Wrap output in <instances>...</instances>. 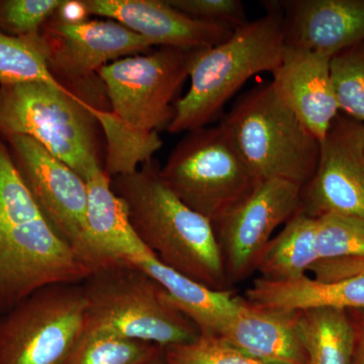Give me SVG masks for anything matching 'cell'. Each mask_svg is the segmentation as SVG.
<instances>
[{
    "instance_id": "ba28073f",
    "label": "cell",
    "mask_w": 364,
    "mask_h": 364,
    "mask_svg": "<svg viewBox=\"0 0 364 364\" xmlns=\"http://www.w3.org/2000/svg\"><path fill=\"white\" fill-rule=\"evenodd\" d=\"M85 326L81 284L42 287L0 316V364H65Z\"/></svg>"
},
{
    "instance_id": "277c9868",
    "label": "cell",
    "mask_w": 364,
    "mask_h": 364,
    "mask_svg": "<svg viewBox=\"0 0 364 364\" xmlns=\"http://www.w3.org/2000/svg\"><path fill=\"white\" fill-rule=\"evenodd\" d=\"M86 332L140 340L162 348L200 336L196 326L170 303L166 291L129 260L95 268L82 282Z\"/></svg>"
},
{
    "instance_id": "52a82bcc",
    "label": "cell",
    "mask_w": 364,
    "mask_h": 364,
    "mask_svg": "<svg viewBox=\"0 0 364 364\" xmlns=\"http://www.w3.org/2000/svg\"><path fill=\"white\" fill-rule=\"evenodd\" d=\"M159 174L184 205L212 224L252 195L261 182L220 124L186 132Z\"/></svg>"
},
{
    "instance_id": "44dd1931",
    "label": "cell",
    "mask_w": 364,
    "mask_h": 364,
    "mask_svg": "<svg viewBox=\"0 0 364 364\" xmlns=\"http://www.w3.org/2000/svg\"><path fill=\"white\" fill-rule=\"evenodd\" d=\"M317 219L296 213L261 253L256 272L268 282H293L306 277L318 262L315 237Z\"/></svg>"
},
{
    "instance_id": "83f0119b",
    "label": "cell",
    "mask_w": 364,
    "mask_h": 364,
    "mask_svg": "<svg viewBox=\"0 0 364 364\" xmlns=\"http://www.w3.org/2000/svg\"><path fill=\"white\" fill-rule=\"evenodd\" d=\"M62 0H0V32L14 37L39 35Z\"/></svg>"
},
{
    "instance_id": "ac0fdd59",
    "label": "cell",
    "mask_w": 364,
    "mask_h": 364,
    "mask_svg": "<svg viewBox=\"0 0 364 364\" xmlns=\"http://www.w3.org/2000/svg\"><path fill=\"white\" fill-rule=\"evenodd\" d=\"M86 183L88 239L98 267L112 261H130L151 254L134 232L126 205L114 193L112 178L105 170L97 172Z\"/></svg>"
},
{
    "instance_id": "1f68e13d",
    "label": "cell",
    "mask_w": 364,
    "mask_h": 364,
    "mask_svg": "<svg viewBox=\"0 0 364 364\" xmlns=\"http://www.w3.org/2000/svg\"><path fill=\"white\" fill-rule=\"evenodd\" d=\"M90 16L83 0H62L53 16L62 23L75 25L88 21Z\"/></svg>"
},
{
    "instance_id": "836d02e7",
    "label": "cell",
    "mask_w": 364,
    "mask_h": 364,
    "mask_svg": "<svg viewBox=\"0 0 364 364\" xmlns=\"http://www.w3.org/2000/svg\"><path fill=\"white\" fill-rule=\"evenodd\" d=\"M139 364H167L166 361L164 359V354L161 358L157 359H153V360L146 361V363H139Z\"/></svg>"
},
{
    "instance_id": "3957f363",
    "label": "cell",
    "mask_w": 364,
    "mask_h": 364,
    "mask_svg": "<svg viewBox=\"0 0 364 364\" xmlns=\"http://www.w3.org/2000/svg\"><path fill=\"white\" fill-rule=\"evenodd\" d=\"M264 9L262 16L235 30L225 42L198 52L189 72L188 92L174 105L167 132L207 127L249 79L279 66L286 49L282 9L279 1H267Z\"/></svg>"
},
{
    "instance_id": "d6986e66",
    "label": "cell",
    "mask_w": 364,
    "mask_h": 364,
    "mask_svg": "<svg viewBox=\"0 0 364 364\" xmlns=\"http://www.w3.org/2000/svg\"><path fill=\"white\" fill-rule=\"evenodd\" d=\"M253 305L287 312L311 309L364 310V275L322 282L306 277L293 282L257 279L245 294Z\"/></svg>"
},
{
    "instance_id": "2e32d148",
    "label": "cell",
    "mask_w": 364,
    "mask_h": 364,
    "mask_svg": "<svg viewBox=\"0 0 364 364\" xmlns=\"http://www.w3.org/2000/svg\"><path fill=\"white\" fill-rule=\"evenodd\" d=\"M330 60L322 53L286 47L270 80L282 102L320 142L340 114Z\"/></svg>"
},
{
    "instance_id": "4dcf8cb0",
    "label": "cell",
    "mask_w": 364,
    "mask_h": 364,
    "mask_svg": "<svg viewBox=\"0 0 364 364\" xmlns=\"http://www.w3.org/2000/svg\"><path fill=\"white\" fill-rule=\"evenodd\" d=\"M314 279L332 282L364 275V257L338 258L321 260L311 267Z\"/></svg>"
},
{
    "instance_id": "9a60e30c",
    "label": "cell",
    "mask_w": 364,
    "mask_h": 364,
    "mask_svg": "<svg viewBox=\"0 0 364 364\" xmlns=\"http://www.w3.org/2000/svg\"><path fill=\"white\" fill-rule=\"evenodd\" d=\"M284 45L332 57L364 41V0H280Z\"/></svg>"
},
{
    "instance_id": "9c48e42d",
    "label": "cell",
    "mask_w": 364,
    "mask_h": 364,
    "mask_svg": "<svg viewBox=\"0 0 364 364\" xmlns=\"http://www.w3.org/2000/svg\"><path fill=\"white\" fill-rule=\"evenodd\" d=\"M200 50L162 46L150 54L124 57L102 67L97 76L109 111L136 131L166 129L173 119L177 95Z\"/></svg>"
},
{
    "instance_id": "8fae6325",
    "label": "cell",
    "mask_w": 364,
    "mask_h": 364,
    "mask_svg": "<svg viewBox=\"0 0 364 364\" xmlns=\"http://www.w3.org/2000/svg\"><path fill=\"white\" fill-rule=\"evenodd\" d=\"M301 188L286 181H261L245 200L213 223L215 240L231 287L248 279L272 234L299 212Z\"/></svg>"
},
{
    "instance_id": "5b68a950",
    "label": "cell",
    "mask_w": 364,
    "mask_h": 364,
    "mask_svg": "<svg viewBox=\"0 0 364 364\" xmlns=\"http://www.w3.org/2000/svg\"><path fill=\"white\" fill-rule=\"evenodd\" d=\"M90 105L97 107L69 88L0 85V134L33 139L87 181L105 170L100 127Z\"/></svg>"
},
{
    "instance_id": "ffe728a7",
    "label": "cell",
    "mask_w": 364,
    "mask_h": 364,
    "mask_svg": "<svg viewBox=\"0 0 364 364\" xmlns=\"http://www.w3.org/2000/svg\"><path fill=\"white\" fill-rule=\"evenodd\" d=\"M166 291L170 303L193 323L203 336L217 337L233 317L240 296L231 289L215 291L164 267L152 255L131 260Z\"/></svg>"
},
{
    "instance_id": "f546056e",
    "label": "cell",
    "mask_w": 364,
    "mask_h": 364,
    "mask_svg": "<svg viewBox=\"0 0 364 364\" xmlns=\"http://www.w3.org/2000/svg\"><path fill=\"white\" fill-rule=\"evenodd\" d=\"M170 6L195 20L229 26L235 31L247 23L240 0H167Z\"/></svg>"
},
{
    "instance_id": "8992f818",
    "label": "cell",
    "mask_w": 364,
    "mask_h": 364,
    "mask_svg": "<svg viewBox=\"0 0 364 364\" xmlns=\"http://www.w3.org/2000/svg\"><path fill=\"white\" fill-rule=\"evenodd\" d=\"M260 181L303 188L317 169L321 142L279 97L272 81L242 95L220 123Z\"/></svg>"
},
{
    "instance_id": "603a6c76",
    "label": "cell",
    "mask_w": 364,
    "mask_h": 364,
    "mask_svg": "<svg viewBox=\"0 0 364 364\" xmlns=\"http://www.w3.org/2000/svg\"><path fill=\"white\" fill-rule=\"evenodd\" d=\"M90 109L107 140L104 169L111 178L134 173L144 163L152 160L162 147L163 141L158 132L136 131L119 121L109 109L92 105Z\"/></svg>"
},
{
    "instance_id": "7c38bea8",
    "label": "cell",
    "mask_w": 364,
    "mask_h": 364,
    "mask_svg": "<svg viewBox=\"0 0 364 364\" xmlns=\"http://www.w3.org/2000/svg\"><path fill=\"white\" fill-rule=\"evenodd\" d=\"M299 210L364 222V124L340 112L321 141L315 174L301 188Z\"/></svg>"
},
{
    "instance_id": "e0dca14e",
    "label": "cell",
    "mask_w": 364,
    "mask_h": 364,
    "mask_svg": "<svg viewBox=\"0 0 364 364\" xmlns=\"http://www.w3.org/2000/svg\"><path fill=\"white\" fill-rule=\"evenodd\" d=\"M217 337L263 363L309 364L298 312L253 305L240 296L236 313Z\"/></svg>"
},
{
    "instance_id": "6da1fadb",
    "label": "cell",
    "mask_w": 364,
    "mask_h": 364,
    "mask_svg": "<svg viewBox=\"0 0 364 364\" xmlns=\"http://www.w3.org/2000/svg\"><path fill=\"white\" fill-rule=\"evenodd\" d=\"M90 272L46 221L0 134V316L42 287L81 284Z\"/></svg>"
},
{
    "instance_id": "4fadbf2b",
    "label": "cell",
    "mask_w": 364,
    "mask_h": 364,
    "mask_svg": "<svg viewBox=\"0 0 364 364\" xmlns=\"http://www.w3.org/2000/svg\"><path fill=\"white\" fill-rule=\"evenodd\" d=\"M40 37L50 71L67 88L90 82L102 67L155 46L109 18L70 25L52 16Z\"/></svg>"
},
{
    "instance_id": "d4e9b609",
    "label": "cell",
    "mask_w": 364,
    "mask_h": 364,
    "mask_svg": "<svg viewBox=\"0 0 364 364\" xmlns=\"http://www.w3.org/2000/svg\"><path fill=\"white\" fill-rule=\"evenodd\" d=\"M164 348L104 333H83L65 364H139L161 358Z\"/></svg>"
},
{
    "instance_id": "484cf974",
    "label": "cell",
    "mask_w": 364,
    "mask_h": 364,
    "mask_svg": "<svg viewBox=\"0 0 364 364\" xmlns=\"http://www.w3.org/2000/svg\"><path fill=\"white\" fill-rule=\"evenodd\" d=\"M330 72L340 112L364 124V41L334 55Z\"/></svg>"
},
{
    "instance_id": "5bb4252c",
    "label": "cell",
    "mask_w": 364,
    "mask_h": 364,
    "mask_svg": "<svg viewBox=\"0 0 364 364\" xmlns=\"http://www.w3.org/2000/svg\"><path fill=\"white\" fill-rule=\"evenodd\" d=\"M90 16L116 21L159 47L200 50L231 37L229 26L195 20L167 0H83Z\"/></svg>"
},
{
    "instance_id": "cb8c5ba5",
    "label": "cell",
    "mask_w": 364,
    "mask_h": 364,
    "mask_svg": "<svg viewBox=\"0 0 364 364\" xmlns=\"http://www.w3.org/2000/svg\"><path fill=\"white\" fill-rule=\"evenodd\" d=\"M46 83L67 88L50 71L40 33L14 37L0 32V85Z\"/></svg>"
},
{
    "instance_id": "7a4b0ae2",
    "label": "cell",
    "mask_w": 364,
    "mask_h": 364,
    "mask_svg": "<svg viewBox=\"0 0 364 364\" xmlns=\"http://www.w3.org/2000/svg\"><path fill=\"white\" fill-rule=\"evenodd\" d=\"M159 171L152 159L134 173L112 178L134 232L164 267L210 289L228 291L212 223L184 205L165 186Z\"/></svg>"
},
{
    "instance_id": "4316f807",
    "label": "cell",
    "mask_w": 364,
    "mask_h": 364,
    "mask_svg": "<svg viewBox=\"0 0 364 364\" xmlns=\"http://www.w3.org/2000/svg\"><path fill=\"white\" fill-rule=\"evenodd\" d=\"M315 249L318 261L364 257V222L338 215L318 218Z\"/></svg>"
},
{
    "instance_id": "d6a6232c",
    "label": "cell",
    "mask_w": 364,
    "mask_h": 364,
    "mask_svg": "<svg viewBox=\"0 0 364 364\" xmlns=\"http://www.w3.org/2000/svg\"><path fill=\"white\" fill-rule=\"evenodd\" d=\"M347 313L354 332L351 364H364V310H350Z\"/></svg>"
},
{
    "instance_id": "7402d4cb",
    "label": "cell",
    "mask_w": 364,
    "mask_h": 364,
    "mask_svg": "<svg viewBox=\"0 0 364 364\" xmlns=\"http://www.w3.org/2000/svg\"><path fill=\"white\" fill-rule=\"evenodd\" d=\"M298 327L309 364H351L354 332L347 311H301Z\"/></svg>"
},
{
    "instance_id": "30bf717a",
    "label": "cell",
    "mask_w": 364,
    "mask_h": 364,
    "mask_svg": "<svg viewBox=\"0 0 364 364\" xmlns=\"http://www.w3.org/2000/svg\"><path fill=\"white\" fill-rule=\"evenodd\" d=\"M4 138L18 174L46 221L92 272L98 262L86 224L87 183L33 139L21 135Z\"/></svg>"
},
{
    "instance_id": "f1b7e54d",
    "label": "cell",
    "mask_w": 364,
    "mask_h": 364,
    "mask_svg": "<svg viewBox=\"0 0 364 364\" xmlns=\"http://www.w3.org/2000/svg\"><path fill=\"white\" fill-rule=\"evenodd\" d=\"M167 364H267L237 350L214 336H203L188 343L164 348Z\"/></svg>"
}]
</instances>
